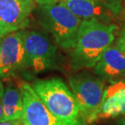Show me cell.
<instances>
[{
	"mask_svg": "<svg viewBox=\"0 0 125 125\" xmlns=\"http://www.w3.org/2000/svg\"><path fill=\"white\" fill-rule=\"evenodd\" d=\"M1 66H2V60H1V54H0V78L2 77V71H1Z\"/></svg>",
	"mask_w": 125,
	"mask_h": 125,
	"instance_id": "cell-19",
	"label": "cell"
},
{
	"mask_svg": "<svg viewBox=\"0 0 125 125\" xmlns=\"http://www.w3.org/2000/svg\"><path fill=\"white\" fill-rule=\"evenodd\" d=\"M0 54L2 77L25 68L24 30L11 32L2 37L0 40Z\"/></svg>",
	"mask_w": 125,
	"mask_h": 125,
	"instance_id": "cell-8",
	"label": "cell"
},
{
	"mask_svg": "<svg viewBox=\"0 0 125 125\" xmlns=\"http://www.w3.org/2000/svg\"><path fill=\"white\" fill-rule=\"evenodd\" d=\"M25 68L41 72L52 68L57 60V46L46 35L37 31L24 30Z\"/></svg>",
	"mask_w": 125,
	"mask_h": 125,
	"instance_id": "cell-5",
	"label": "cell"
},
{
	"mask_svg": "<svg viewBox=\"0 0 125 125\" xmlns=\"http://www.w3.org/2000/svg\"><path fill=\"white\" fill-rule=\"evenodd\" d=\"M75 16L81 21L98 20L105 22L110 14H115L112 10L100 0H59Z\"/></svg>",
	"mask_w": 125,
	"mask_h": 125,
	"instance_id": "cell-11",
	"label": "cell"
},
{
	"mask_svg": "<svg viewBox=\"0 0 125 125\" xmlns=\"http://www.w3.org/2000/svg\"><path fill=\"white\" fill-rule=\"evenodd\" d=\"M37 4L39 6H42V5H44V4H48V3H51L53 2H55L57 0H35Z\"/></svg>",
	"mask_w": 125,
	"mask_h": 125,
	"instance_id": "cell-16",
	"label": "cell"
},
{
	"mask_svg": "<svg viewBox=\"0 0 125 125\" xmlns=\"http://www.w3.org/2000/svg\"><path fill=\"white\" fill-rule=\"evenodd\" d=\"M116 125H125V117L119 119V120L116 123Z\"/></svg>",
	"mask_w": 125,
	"mask_h": 125,
	"instance_id": "cell-17",
	"label": "cell"
},
{
	"mask_svg": "<svg viewBox=\"0 0 125 125\" xmlns=\"http://www.w3.org/2000/svg\"><path fill=\"white\" fill-rule=\"evenodd\" d=\"M40 23L52 34L56 44L67 51L76 45L81 20L59 0L40 6Z\"/></svg>",
	"mask_w": 125,
	"mask_h": 125,
	"instance_id": "cell-3",
	"label": "cell"
},
{
	"mask_svg": "<svg viewBox=\"0 0 125 125\" xmlns=\"http://www.w3.org/2000/svg\"><path fill=\"white\" fill-rule=\"evenodd\" d=\"M94 73L110 83L125 78V53L116 45H111L103 52L94 67Z\"/></svg>",
	"mask_w": 125,
	"mask_h": 125,
	"instance_id": "cell-9",
	"label": "cell"
},
{
	"mask_svg": "<svg viewBox=\"0 0 125 125\" xmlns=\"http://www.w3.org/2000/svg\"><path fill=\"white\" fill-rule=\"evenodd\" d=\"M117 46L125 53V28H124L120 36L119 37V40L117 42Z\"/></svg>",
	"mask_w": 125,
	"mask_h": 125,
	"instance_id": "cell-14",
	"label": "cell"
},
{
	"mask_svg": "<svg viewBox=\"0 0 125 125\" xmlns=\"http://www.w3.org/2000/svg\"><path fill=\"white\" fill-rule=\"evenodd\" d=\"M124 28H125V26H124Z\"/></svg>",
	"mask_w": 125,
	"mask_h": 125,
	"instance_id": "cell-20",
	"label": "cell"
},
{
	"mask_svg": "<svg viewBox=\"0 0 125 125\" xmlns=\"http://www.w3.org/2000/svg\"><path fill=\"white\" fill-rule=\"evenodd\" d=\"M34 8V0H0V40L11 32L24 30Z\"/></svg>",
	"mask_w": 125,
	"mask_h": 125,
	"instance_id": "cell-6",
	"label": "cell"
},
{
	"mask_svg": "<svg viewBox=\"0 0 125 125\" xmlns=\"http://www.w3.org/2000/svg\"><path fill=\"white\" fill-rule=\"evenodd\" d=\"M20 89L23 96L22 125H64L50 111L32 85L22 82Z\"/></svg>",
	"mask_w": 125,
	"mask_h": 125,
	"instance_id": "cell-7",
	"label": "cell"
},
{
	"mask_svg": "<svg viewBox=\"0 0 125 125\" xmlns=\"http://www.w3.org/2000/svg\"><path fill=\"white\" fill-rule=\"evenodd\" d=\"M21 119H12V120H7L0 122V125H21Z\"/></svg>",
	"mask_w": 125,
	"mask_h": 125,
	"instance_id": "cell-15",
	"label": "cell"
},
{
	"mask_svg": "<svg viewBox=\"0 0 125 125\" xmlns=\"http://www.w3.org/2000/svg\"><path fill=\"white\" fill-rule=\"evenodd\" d=\"M100 1L103 2L108 7H110L114 11L115 14L119 13V11H120L121 10L120 2L123 0H100Z\"/></svg>",
	"mask_w": 125,
	"mask_h": 125,
	"instance_id": "cell-13",
	"label": "cell"
},
{
	"mask_svg": "<svg viewBox=\"0 0 125 125\" xmlns=\"http://www.w3.org/2000/svg\"><path fill=\"white\" fill-rule=\"evenodd\" d=\"M0 101L2 106V121L21 119L23 112V96L20 86L0 81Z\"/></svg>",
	"mask_w": 125,
	"mask_h": 125,
	"instance_id": "cell-12",
	"label": "cell"
},
{
	"mask_svg": "<svg viewBox=\"0 0 125 125\" xmlns=\"http://www.w3.org/2000/svg\"><path fill=\"white\" fill-rule=\"evenodd\" d=\"M125 115V81L111 82L105 87L103 96L97 115L100 119L115 118Z\"/></svg>",
	"mask_w": 125,
	"mask_h": 125,
	"instance_id": "cell-10",
	"label": "cell"
},
{
	"mask_svg": "<svg viewBox=\"0 0 125 125\" xmlns=\"http://www.w3.org/2000/svg\"><path fill=\"white\" fill-rule=\"evenodd\" d=\"M2 102L0 101V122L2 121Z\"/></svg>",
	"mask_w": 125,
	"mask_h": 125,
	"instance_id": "cell-18",
	"label": "cell"
},
{
	"mask_svg": "<svg viewBox=\"0 0 125 125\" xmlns=\"http://www.w3.org/2000/svg\"><path fill=\"white\" fill-rule=\"evenodd\" d=\"M32 86L50 111L64 125H86L73 93L63 81L37 80Z\"/></svg>",
	"mask_w": 125,
	"mask_h": 125,
	"instance_id": "cell-2",
	"label": "cell"
},
{
	"mask_svg": "<svg viewBox=\"0 0 125 125\" xmlns=\"http://www.w3.org/2000/svg\"><path fill=\"white\" fill-rule=\"evenodd\" d=\"M116 26L98 20L82 21L76 45L70 53V62L74 71L94 67L103 52L115 38Z\"/></svg>",
	"mask_w": 125,
	"mask_h": 125,
	"instance_id": "cell-1",
	"label": "cell"
},
{
	"mask_svg": "<svg viewBox=\"0 0 125 125\" xmlns=\"http://www.w3.org/2000/svg\"><path fill=\"white\" fill-rule=\"evenodd\" d=\"M68 83L84 124H89L96 121L106 87L105 81L95 74L82 71L71 75L68 77Z\"/></svg>",
	"mask_w": 125,
	"mask_h": 125,
	"instance_id": "cell-4",
	"label": "cell"
}]
</instances>
